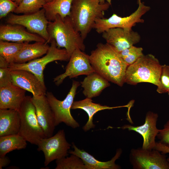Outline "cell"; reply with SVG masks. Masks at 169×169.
<instances>
[{
  "label": "cell",
  "mask_w": 169,
  "mask_h": 169,
  "mask_svg": "<svg viewBox=\"0 0 169 169\" xmlns=\"http://www.w3.org/2000/svg\"><path fill=\"white\" fill-rule=\"evenodd\" d=\"M156 137L159 142L169 147V120L164 125L163 128L159 129Z\"/></svg>",
  "instance_id": "obj_33"
},
{
  "label": "cell",
  "mask_w": 169,
  "mask_h": 169,
  "mask_svg": "<svg viewBox=\"0 0 169 169\" xmlns=\"http://www.w3.org/2000/svg\"><path fill=\"white\" fill-rule=\"evenodd\" d=\"M46 3L45 0H23L13 12L17 14L34 13L43 8Z\"/></svg>",
  "instance_id": "obj_28"
},
{
  "label": "cell",
  "mask_w": 169,
  "mask_h": 169,
  "mask_svg": "<svg viewBox=\"0 0 169 169\" xmlns=\"http://www.w3.org/2000/svg\"><path fill=\"white\" fill-rule=\"evenodd\" d=\"M101 4H103L105 3V0H99Z\"/></svg>",
  "instance_id": "obj_37"
},
{
  "label": "cell",
  "mask_w": 169,
  "mask_h": 169,
  "mask_svg": "<svg viewBox=\"0 0 169 169\" xmlns=\"http://www.w3.org/2000/svg\"><path fill=\"white\" fill-rule=\"evenodd\" d=\"M53 0H45L46 3L52 1Z\"/></svg>",
  "instance_id": "obj_38"
},
{
  "label": "cell",
  "mask_w": 169,
  "mask_h": 169,
  "mask_svg": "<svg viewBox=\"0 0 169 169\" xmlns=\"http://www.w3.org/2000/svg\"><path fill=\"white\" fill-rule=\"evenodd\" d=\"M27 141L18 134L0 136V156L13 150L25 149Z\"/></svg>",
  "instance_id": "obj_25"
},
{
  "label": "cell",
  "mask_w": 169,
  "mask_h": 169,
  "mask_svg": "<svg viewBox=\"0 0 169 169\" xmlns=\"http://www.w3.org/2000/svg\"><path fill=\"white\" fill-rule=\"evenodd\" d=\"M13 2H15L18 5L23 0H12Z\"/></svg>",
  "instance_id": "obj_36"
},
{
  "label": "cell",
  "mask_w": 169,
  "mask_h": 169,
  "mask_svg": "<svg viewBox=\"0 0 169 169\" xmlns=\"http://www.w3.org/2000/svg\"><path fill=\"white\" fill-rule=\"evenodd\" d=\"M20 126L18 111L9 109H0V136L18 134Z\"/></svg>",
  "instance_id": "obj_21"
},
{
  "label": "cell",
  "mask_w": 169,
  "mask_h": 169,
  "mask_svg": "<svg viewBox=\"0 0 169 169\" xmlns=\"http://www.w3.org/2000/svg\"><path fill=\"white\" fill-rule=\"evenodd\" d=\"M0 40L13 42H46L42 37L27 31L21 25L9 24L0 25Z\"/></svg>",
  "instance_id": "obj_17"
},
{
  "label": "cell",
  "mask_w": 169,
  "mask_h": 169,
  "mask_svg": "<svg viewBox=\"0 0 169 169\" xmlns=\"http://www.w3.org/2000/svg\"><path fill=\"white\" fill-rule=\"evenodd\" d=\"M73 0H53L46 3L43 8L45 10L47 19L49 21H54L57 15L62 19L70 15Z\"/></svg>",
  "instance_id": "obj_24"
},
{
  "label": "cell",
  "mask_w": 169,
  "mask_h": 169,
  "mask_svg": "<svg viewBox=\"0 0 169 169\" xmlns=\"http://www.w3.org/2000/svg\"><path fill=\"white\" fill-rule=\"evenodd\" d=\"M130 105V103L125 105L116 107H110L106 105H102L100 104L93 102L91 98L86 97L85 99L82 100L74 101L71 109H81L85 111L87 114L89 118L88 120L85 125L83 127V130L86 131L95 127V125L93 122V116L99 111L122 107L129 108Z\"/></svg>",
  "instance_id": "obj_22"
},
{
  "label": "cell",
  "mask_w": 169,
  "mask_h": 169,
  "mask_svg": "<svg viewBox=\"0 0 169 169\" xmlns=\"http://www.w3.org/2000/svg\"><path fill=\"white\" fill-rule=\"evenodd\" d=\"M109 81L95 72L87 75L80 82L84 89L83 93L88 98L91 99L97 96L103 90L110 86Z\"/></svg>",
  "instance_id": "obj_23"
},
{
  "label": "cell",
  "mask_w": 169,
  "mask_h": 169,
  "mask_svg": "<svg viewBox=\"0 0 169 169\" xmlns=\"http://www.w3.org/2000/svg\"><path fill=\"white\" fill-rule=\"evenodd\" d=\"M47 30L50 43L54 39L57 47L64 48L70 57L77 49L84 51V40L74 27L69 16L63 20L57 15L54 21H49Z\"/></svg>",
  "instance_id": "obj_3"
},
{
  "label": "cell",
  "mask_w": 169,
  "mask_h": 169,
  "mask_svg": "<svg viewBox=\"0 0 169 169\" xmlns=\"http://www.w3.org/2000/svg\"><path fill=\"white\" fill-rule=\"evenodd\" d=\"M111 0L103 4L99 0H73L70 15L75 28L84 40L93 28L95 19L103 18L105 12L111 4Z\"/></svg>",
  "instance_id": "obj_2"
},
{
  "label": "cell",
  "mask_w": 169,
  "mask_h": 169,
  "mask_svg": "<svg viewBox=\"0 0 169 169\" xmlns=\"http://www.w3.org/2000/svg\"><path fill=\"white\" fill-rule=\"evenodd\" d=\"M102 34V37L106 43L119 53L133 46L141 39V36L137 32L122 28H110Z\"/></svg>",
  "instance_id": "obj_14"
},
{
  "label": "cell",
  "mask_w": 169,
  "mask_h": 169,
  "mask_svg": "<svg viewBox=\"0 0 169 169\" xmlns=\"http://www.w3.org/2000/svg\"><path fill=\"white\" fill-rule=\"evenodd\" d=\"M167 160L169 162V157L167 158Z\"/></svg>",
  "instance_id": "obj_40"
},
{
  "label": "cell",
  "mask_w": 169,
  "mask_h": 169,
  "mask_svg": "<svg viewBox=\"0 0 169 169\" xmlns=\"http://www.w3.org/2000/svg\"><path fill=\"white\" fill-rule=\"evenodd\" d=\"M7 16L6 19L7 23L21 25L30 32L42 37L47 43H50L47 30L49 21L46 17L44 8L33 13L21 15L10 13Z\"/></svg>",
  "instance_id": "obj_9"
},
{
  "label": "cell",
  "mask_w": 169,
  "mask_h": 169,
  "mask_svg": "<svg viewBox=\"0 0 169 169\" xmlns=\"http://www.w3.org/2000/svg\"><path fill=\"white\" fill-rule=\"evenodd\" d=\"M95 71L91 65L89 55L79 49L75 50L71 54L65 72L54 79V82L59 86L64 79L82 75H89Z\"/></svg>",
  "instance_id": "obj_12"
},
{
  "label": "cell",
  "mask_w": 169,
  "mask_h": 169,
  "mask_svg": "<svg viewBox=\"0 0 169 169\" xmlns=\"http://www.w3.org/2000/svg\"><path fill=\"white\" fill-rule=\"evenodd\" d=\"M10 160L6 156H0V169L8 166L10 163Z\"/></svg>",
  "instance_id": "obj_35"
},
{
  "label": "cell",
  "mask_w": 169,
  "mask_h": 169,
  "mask_svg": "<svg viewBox=\"0 0 169 169\" xmlns=\"http://www.w3.org/2000/svg\"><path fill=\"white\" fill-rule=\"evenodd\" d=\"M49 47L46 42H36L29 44L27 42L15 56L12 63L23 64L37 59L46 54Z\"/></svg>",
  "instance_id": "obj_20"
},
{
  "label": "cell",
  "mask_w": 169,
  "mask_h": 169,
  "mask_svg": "<svg viewBox=\"0 0 169 169\" xmlns=\"http://www.w3.org/2000/svg\"><path fill=\"white\" fill-rule=\"evenodd\" d=\"M89 59L95 72L119 86H122L125 83L128 66L111 45L99 43L91 52Z\"/></svg>",
  "instance_id": "obj_1"
},
{
  "label": "cell",
  "mask_w": 169,
  "mask_h": 169,
  "mask_svg": "<svg viewBox=\"0 0 169 169\" xmlns=\"http://www.w3.org/2000/svg\"><path fill=\"white\" fill-rule=\"evenodd\" d=\"M169 91V66L162 65L159 84L157 86V92L160 94L167 93Z\"/></svg>",
  "instance_id": "obj_30"
},
{
  "label": "cell",
  "mask_w": 169,
  "mask_h": 169,
  "mask_svg": "<svg viewBox=\"0 0 169 169\" xmlns=\"http://www.w3.org/2000/svg\"><path fill=\"white\" fill-rule=\"evenodd\" d=\"M37 146L38 151L44 154L46 166L54 160L67 156L71 145L66 140L64 130H61L53 136L42 139Z\"/></svg>",
  "instance_id": "obj_11"
},
{
  "label": "cell",
  "mask_w": 169,
  "mask_h": 169,
  "mask_svg": "<svg viewBox=\"0 0 169 169\" xmlns=\"http://www.w3.org/2000/svg\"><path fill=\"white\" fill-rule=\"evenodd\" d=\"M140 2H141V0H138V3H140Z\"/></svg>",
  "instance_id": "obj_39"
},
{
  "label": "cell",
  "mask_w": 169,
  "mask_h": 169,
  "mask_svg": "<svg viewBox=\"0 0 169 169\" xmlns=\"http://www.w3.org/2000/svg\"><path fill=\"white\" fill-rule=\"evenodd\" d=\"M9 64L5 59L0 56V87L5 86L12 83Z\"/></svg>",
  "instance_id": "obj_31"
},
{
  "label": "cell",
  "mask_w": 169,
  "mask_h": 169,
  "mask_svg": "<svg viewBox=\"0 0 169 169\" xmlns=\"http://www.w3.org/2000/svg\"><path fill=\"white\" fill-rule=\"evenodd\" d=\"M137 9L130 15L121 17L114 13L108 18H96L93 24V28L99 34L102 33L111 28H120L131 30L136 23H143L144 20L142 16L150 9V7L144 5L143 3H139Z\"/></svg>",
  "instance_id": "obj_8"
},
{
  "label": "cell",
  "mask_w": 169,
  "mask_h": 169,
  "mask_svg": "<svg viewBox=\"0 0 169 169\" xmlns=\"http://www.w3.org/2000/svg\"><path fill=\"white\" fill-rule=\"evenodd\" d=\"M129 161L134 169H169V162L166 154L155 149H132Z\"/></svg>",
  "instance_id": "obj_10"
},
{
  "label": "cell",
  "mask_w": 169,
  "mask_h": 169,
  "mask_svg": "<svg viewBox=\"0 0 169 169\" xmlns=\"http://www.w3.org/2000/svg\"><path fill=\"white\" fill-rule=\"evenodd\" d=\"M10 73L14 85L31 92L33 96L46 95L47 89L45 84L32 73L22 69L10 70Z\"/></svg>",
  "instance_id": "obj_15"
},
{
  "label": "cell",
  "mask_w": 169,
  "mask_h": 169,
  "mask_svg": "<svg viewBox=\"0 0 169 169\" xmlns=\"http://www.w3.org/2000/svg\"><path fill=\"white\" fill-rule=\"evenodd\" d=\"M37 119L46 138L53 136L56 126L54 115L45 95L32 97Z\"/></svg>",
  "instance_id": "obj_16"
},
{
  "label": "cell",
  "mask_w": 169,
  "mask_h": 169,
  "mask_svg": "<svg viewBox=\"0 0 169 169\" xmlns=\"http://www.w3.org/2000/svg\"><path fill=\"white\" fill-rule=\"evenodd\" d=\"M50 43L47 53L43 57L25 63L9 64L8 66L9 70H27L34 74L44 84L43 72L46 65L54 61H67L70 58L65 49H60L57 47L54 39L51 40Z\"/></svg>",
  "instance_id": "obj_6"
},
{
  "label": "cell",
  "mask_w": 169,
  "mask_h": 169,
  "mask_svg": "<svg viewBox=\"0 0 169 169\" xmlns=\"http://www.w3.org/2000/svg\"><path fill=\"white\" fill-rule=\"evenodd\" d=\"M167 93H168V95H169V91Z\"/></svg>",
  "instance_id": "obj_41"
},
{
  "label": "cell",
  "mask_w": 169,
  "mask_h": 169,
  "mask_svg": "<svg viewBox=\"0 0 169 169\" xmlns=\"http://www.w3.org/2000/svg\"><path fill=\"white\" fill-rule=\"evenodd\" d=\"M18 5L12 0H0V19L13 12Z\"/></svg>",
  "instance_id": "obj_32"
},
{
  "label": "cell",
  "mask_w": 169,
  "mask_h": 169,
  "mask_svg": "<svg viewBox=\"0 0 169 169\" xmlns=\"http://www.w3.org/2000/svg\"><path fill=\"white\" fill-rule=\"evenodd\" d=\"M162 65L157 59L151 54L144 55L133 64L128 66L125 83L136 85L148 82L157 86L159 84Z\"/></svg>",
  "instance_id": "obj_4"
},
{
  "label": "cell",
  "mask_w": 169,
  "mask_h": 169,
  "mask_svg": "<svg viewBox=\"0 0 169 169\" xmlns=\"http://www.w3.org/2000/svg\"><path fill=\"white\" fill-rule=\"evenodd\" d=\"M143 49L134 46L119 52L120 57L128 65H131L144 55Z\"/></svg>",
  "instance_id": "obj_29"
},
{
  "label": "cell",
  "mask_w": 169,
  "mask_h": 169,
  "mask_svg": "<svg viewBox=\"0 0 169 169\" xmlns=\"http://www.w3.org/2000/svg\"><path fill=\"white\" fill-rule=\"evenodd\" d=\"M55 169H87L83 160L74 154L56 160Z\"/></svg>",
  "instance_id": "obj_27"
},
{
  "label": "cell",
  "mask_w": 169,
  "mask_h": 169,
  "mask_svg": "<svg viewBox=\"0 0 169 169\" xmlns=\"http://www.w3.org/2000/svg\"><path fill=\"white\" fill-rule=\"evenodd\" d=\"M155 149L164 154L169 153V147L161 144L159 142H156Z\"/></svg>",
  "instance_id": "obj_34"
},
{
  "label": "cell",
  "mask_w": 169,
  "mask_h": 169,
  "mask_svg": "<svg viewBox=\"0 0 169 169\" xmlns=\"http://www.w3.org/2000/svg\"><path fill=\"white\" fill-rule=\"evenodd\" d=\"M158 114L149 111L146 115L144 124L140 126H135L126 124L120 127L123 130L134 131L141 135L143 139L142 148L151 150L154 149L156 142L155 139L159 129L156 127Z\"/></svg>",
  "instance_id": "obj_13"
},
{
  "label": "cell",
  "mask_w": 169,
  "mask_h": 169,
  "mask_svg": "<svg viewBox=\"0 0 169 169\" xmlns=\"http://www.w3.org/2000/svg\"><path fill=\"white\" fill-rule=\"evenodd\" d=\"M80 84L79 82L73 81L69 92L63 100L57 99L51 92H47L45 95L54 115L55 126L63 122L73 128L79 127V124L71 115L70 110L77 89Z\"/></svg>",
  "instance_id": "obj_7"
},
{
  "label": "cell",
  "mask_w": 169,
  "mask_h": 169,
  "mask_svg": "<svg viewBox=\"0 0 169 169\" xmlns=\"http://www.w3.org/2000/svg\"><path fill=\"white\" fill-rule=\"evenodd\" d=\"M26 42H9L0 40V56L4 58L9 64L12 63L15 56Z\"/></svg>",
  "instance_id": "obj_26"
},
{
  "label": "cell",
  "mask_w": 169,
  "mask_h": 169,
  "mask_svg": "<svg viewBox=\"0 0 169 169\" xmlns=\"http://www.w3.org/2000/svg\"><path fill=\"white\" fill-rule=\"evenodd\" d=\"M74 150L69 151L70 154L75 155L80 158L83 161L87 169H119L120 166L115 163L116 161L120 156L122 150L120 148L117 150L115 156L110 161L103 162L96 159L92 156L83 150H80L73 143Z\"/></svg>",
  "instance_id": "obj_19"
},
{
  "label": "cell",
  "mask_w": 169,
  "mask_h": 169,
  "mask_svg": "<svg viewBox=\"0 0 169 169\" xmlns=\"http://www.w3.org/2000/svg\"><path fill=\"white\" fill-rule=\"evenodd\" d=\"M18 111L20 119L18 134L27 141L37 145L42 139L46 137L38 121L32 97L26 96Z\"/></svg>",
  "instance_id": "obj_5"
},
{
  "label": "cell",
  "mask_w": 169,
  "mask_h": 169,
  "mask_svg": "<svg viewBox=\"0 0 169 169\" xmlns=\"http://www.w3.org/2000/svg\"><path fill=\"white\" fill-rule=\"evenodd\" d=\"M26 90L13 83L0 87V109L18 110L25 97Z\"/></svg>",
  "instance_id": "obj_18"
}]
</instances>
